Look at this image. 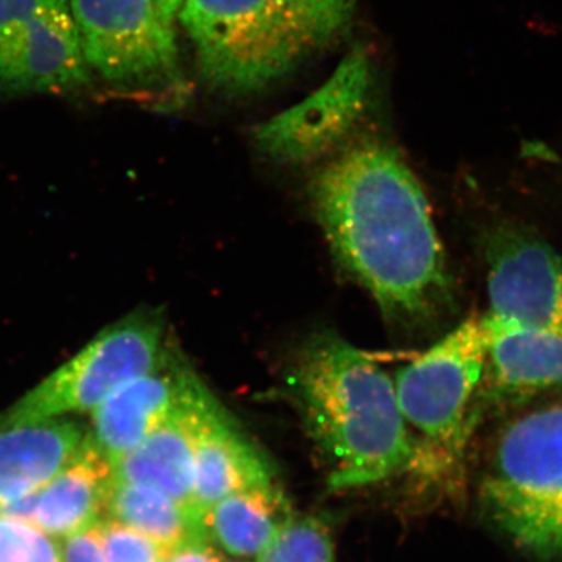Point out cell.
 I'll use <instances>...</instances> for the list:
<instances>
[{"label":"cell","instance_id":"obj_1","mask_svg":"<svg viewBox=\"0 0 562 562\" xmlns=\"http://www.w3.org/2000/svg\"><path fill=\"white\" fill-rule=\"evenodd\" d=\"M314 213L336 260L392 321L427 319L450 290L430 203L401 155L360 143L314 177Z\"/></svg>","mask_w":562,"mask_h":562},{"label":"cell","instance_id":"obj_2","mask_svg":"<svg viewBox=\"0 0 562 562\" xmlns=\"http://www.w3.org/2000/svg\"><path fill=\"white\" fill-rule=\"evenodd\" d=\"M290 387L333 490L379 483L412 464L394 376L366 351L336 335L316 336L299 355Z\"/></svg>","mask_w":562,"mask_h":562},{"label":"cell","instance_id":"obj_3","mask_svg":"<svg viewBox=\"0 0 562 562\" xmlns=\"http://www.w3.org/2000/svg\"><path fill=\"white\" fill-rule=\"evenodd\" d=\"M357 0H183L179 18L214 91L271 87L342 35Z\"/></svg>","mask_w":562,"mask_h":562},{"label":"cell","instance_id":"obj_4","mask_svg":"<svg viewBox=\"0 0 562 562\" xmlns=\"http://www.w3.org/2000/svg\"><path fill=\"white\" fill-rule=\"evenodd\" d=\"M482 495L491 519L514 543L562 562V405L506 428Z\"/></svg>","mask_w":562,"mask_h":562},{"label":"cell","instance_id":"obj_5","mask_svg":"<svg viewBox=\"0 0 562 562\" xmlns=\"http://www.w3.org/2000/svg\"><path fill=\"white\" fill-rule=\"evenodd\" d=\"M486 369L487 327L479 314L398 369L395 392L414 446L409 468L436 469L461 453Z\"/></svg>","mask_w":562,"mask_h":562},{"label":"cell","instance_id":"obj_6","mask_svg":"<svg viewBox=\"0 0 562 562\" xmlns=\"http://www.w3.org/2000/svg\"><path fill=\"white\" fill-rule=\"evenodd\" d=\"M166 351L160 314L133 313L0 414V427L91 414L122 384L154 369Z\"/></svg>","mask_w":562,"mask_h":562},{"label":"cell","instance_id":"obj_7","mask_svg":"<svg viewBox=\"0 0 562 562\" xmlns=\"http://www.w3.org/2000/svg\"><path fill=\"white\" fill-rule=\"evenodd\" d=\"M69 11L91 74L124 91L177 90L179 47L157 0H69Z\"/></svg>","mask_w":562,"mask_h":562},{"label":"cell","instance_id":"obj_8","mask_svg":"<svg viewBox=\"0 0 562 562\" xmlns=\"http://www.w3.org/2000/svg\"><path fill=\"white\" fill-rule=\"evenodd\" d=\"M371 88V58L357 47L316 91L258 125L254 135L258 149L288 165L324 157L361 120Z\"/></svg>","mask_w":562,"mask_h":562},{"label":"cell","instance_id":"obj_9","mask_svg":"<svg viewBox=\"0 0 562 562\" xmlns=\"http://www.w3.org/2000/svg\"><path fill=\"white\" fill-rule=\"evenodd\" d=\"M491 319L562 331V257L541 239L501 228L487 244Z\"/></svg>","mask_w":562,"mask_h":562},{"label":"cell","instance_id":"obj_10","mask_svg":"<svg viewBox=\"0 0 562 562\" xmlns=\"http://www.w3.org/2000/svg\"><path fill=\"white\" fill-rule=\"evenodd\" d=\"M203 390L195 373L166 351L154 369L122 384L91 413L92 441L114 464Z\"/></svg>","mask_w":562,"mask_h":562},{"label":"cell","instance_id":"obj_11","mask_svg":"<svg viewBox=\"0 0 562 562\" xmlns=\"http://www.w3.org/2000/svg\"><path fill=\"white\" fill-rule=\"evenodd\" d=\"M69 9L49 11L0 46V92L61 94L90 83Z\"/></svg>","mask_w":562,"mask_h":562},{"label":"cell","instance_id":"obj_12","mask_svg":"<svg viewBox=\"0 0 562 562\" xmlns=\"http://www.w3.org/2000/svg\"><path fill=\"white\" fill-rule=\"evenodd\" d=\"M214 401L203 390L179 412L162 422L136 449L114 462V480L121 483L144 484L168 495L192 516L194 494V453L199 427Z\"/></svg>","mask_w":562,"mask_h":562},{"label":"cell","instance_id":"obj_13","mask_svg":"<svg viewBox=\"0 0 562 562\" xmlns=\"http://www.w3.org/2000/svg\"><path fill=\"white\" fill-rule=\"evenodd\" d=\"M271 483V464L214 402L206 409L195 439L192 494L195 522L201 525L202 514L222 498Z\"/></svg>","mask_w":562,"mask_h":562},{"label":"cell","instance_id":"obj_14","mask_svg":"<svg viewBox=\"0 0 562 562\" xmlns=\"http://www.w3.org/2000/svg\"><path fill=\"white\" fill-rule=\"evenodd\" d=\"M87 436L68 417L0 427V508L44 490L74 460Z\"/></svg>","mask_w":562,"mask_h":562},{"label":"cell","instance_id":"obj_15","mask_svg":"<svg viewBox=\"0 0 562 562\" xmlns=\"http://www.w3.org/2000/svg\"><path fill=\"white\" fill-rule=\"evenodd\" d=\"M494 394L522 398L562 387V331L519 327L484 316Z\"/></svg>","mask_w":562,"mask_h":562},{"label":"cell","instance_id":"obj_16","mask_svg":"<svg viewBox=\"0 0 562 562\" xmlns=\"http://www.w3.org/2000/svg\"><path fill=\"white\" fill-rule=\"evenodd\" d=\"M113 479V464L88 431L74 460L40 491L33 525L52 538L66 539L101 522Z\"/></svg>","mask_w":562,"mask_h":562},{"label":"cell","instance_id":"obj_17","mask_svg":"<svg viewBox=\"0 0 562 562\" xmlns=\"http://www.w3.org/2000/svg\"><path fill=\"white\" fill-rule=\"evenodd\" d=\"M290 503L276 484L236 492L202 514L210 541L238 558H258L292 519Z\"/></svg>","mask_w":562,"mask_h":562},{"label":"cell","instance_id":"obj_18","mask_svg":"<svg viewBox=\"0 0 562 562\" xmlns=\"http://www.w3.org/2000/svg\"><path fill=\"white\" fill-rule=\"evenodd\" d=\"M105 514L106 519L117 520L149 536L169 553L195 532L203 531L162 492L144 484L116 482L114 479Z\"/></svg>","mask_w":562,"mask_h":562},{"label":"cell","instance_id":"obj_19","mask_svg":"<svg viewBox=\"0 0 562 562\" xmlns=\"http://www.w3.org/2000/svg\"><path fill=\"white\" fill-rule=\"evenodd\" d=\"M257 562H335L330 527L321 517H292Z\"/></svg>","mask_w":562,"mask_h":562},{"label":"cell","instance_id":"obj_20","mask_svg":"<svg viewBox=\"0 0 562 562\" xmlns=\"http://www.w3.org/2000/svg\"><path fill=\"white\" fill-rule=\"evenodd\" d=\"M0 562H61L60 552L35 525L0 516Z\"/></svg>","mask_w":562,"mask_h":562},{"label":"cell","instance_id":"obj_21","mask_svg":"<svg viewBox=\"0 0 562 562\" xmlns=\"http://www.w3.org/2000/svg\"><path fill=\"white\" fill-rule=\"evenodd\" d=\"M103 547L106 562H165L168 550L149 536L117 522L114 519H102Z\"/></svg>","mask_w":562,"mask_h":562},{"label":"cell","instance_id":"obj_22","mask_svg":"<svg viewBox=\"0 0 562 562\" xmlns=\"http://www.w3.org/2000/svg\"><path fill=\"white\" fill-rule=\"evenodd\" d=\"M69 9V0H0V46L49 11Z\"/></svg>","mask_w":562,"mask_h":562},{"label":"cell","instance_id":"obj_23","mask_svg":"<svg viewBox=\"0 0 562 562\" xmlns=\"http://www.w3.org/2000/svg\"><path fill=\"white\" fill-rule=\"evenodd\" d=\"M60 558L61 562H106L101 524L66 538Z\"/></svg>","mask_w":562,"mask_h":562},{"label":"cell","instance_id":"obj_24","mask_svg":"<svg viewBox=\"0 0 562 562\" xmlns=\"http://www.w3.org/2000/svg\"><path fill=\"white\" fill-rule=\"evenodd\" d=\"M165 562H224V560L205 531H201L173 549Z\"/></svg>","mask_w":562,"mask_h":562},{"label":"cell","instance_id":"obj_25","mask_svg":"<svg viewBox=\"0 0 562 562\" xmlns=\"http://www.w3.org/2000/svg\"><path fill=\"white\" fill-rule=\"evenodd\" d=\"M158 9H160L162 16L169 22L176 21L177 13H179L183 0H157Z\"/></svg>","mask_w":562,"mask_h":562}]
</instances>
